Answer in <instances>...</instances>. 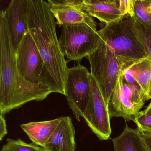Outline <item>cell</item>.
<instances>
[{
    "instance_id": "cell-1",
    "label": "cell",
    "mask_w": 151,
    "mask_h": 151,
    "mask_svg": "<svg viewBox=\"0 0 151 151\" xmlns=\"http://www.w3.org/2000/svg\"><path fill=\"white\" fill-rule=\"evenodd\" d=\"M29 32L45 63L43 83L52 93L65 95V80L69 68L56 34V22L48 2L26 0Z\"/></svg>"
},
{
    "instance_id": "cell-2",
    "label": "cell",
    "mask_w": 151,
    "mask_h": 151,
    "mask_svg": "<svg viewBox=\"0 0 151 151\" xmlns=\"http://www.w3.org/2000/svg\"><path fill=\"white\" fill-rule=\"evenodd\" d=\"M0 114L5 115L30 101H41L52 93L47 87L31 84L19 75L5 11L0 13Z\"/></svg>"
},
{
    "instance_id": "cell-3",
    "label": "cell",
    "mask_w": 151,
    "mask_h": 151,
    "mask_svg": "<svg viewBox=\"0 0 151 151\" xmlns=\"http://www.w3.org/2000/svg\"><path fill=\"white\" fill-rule=\"evenodd\" d=\"M134 17L125 15L116 22L105 24L99 31L101 39L124 66L148 56L134 31Z\"/></svg>"
},
{
    "instance_id": "cell-4",
    "label": "cell",
    "mask_w": 151,
    "mask_h": 151,
    "mask_svg": "<svg viewBox=\"0 0 151 151\" xmlns=\"http://www.w3.org/2000/svg\"><path fill=\"white\" fill-rule=\"evenodd\" d=\"M101 40L95 21L62 26L59 39L63 55L69 61H76L93 53Z\"/></svg>"
},
{
    "instance_id": "cell-5",
    "label": "cell",
    "mask_w": 151,
    "mask_h": 151,
    "mask_svg": "<svg viewBox=\"0 0 151 151\" xmlns=\"http://www.w3.org/2000/svg\"><path fill=\"white\" fill-rule=\"evenodd\" d=\"M86 58L108 106L124 65L102 39L98 48Z\"/></svg>"
},
{
    "instance_id": "cell-6",
    "label": "cell",
    "mask_w": 151,
    "mask_h": 151,
    "mask_svg": "<svg viewBox=\"0 0 151 151\" xmlns=\"http://www.w3.org/2000/svg\"><path fill=\"white\" fill-rule=\"evenodd\" d=\"M147 97L139 86L128 83L122 70L108 105L110 118L122 117L125 122H134Z\"/></svg>"
},
{
    "instance_id": "cell-7",
    "label": "cell",
    "mask_w": 151,
    "mask_h": 151,
    "mask_svg": "<svg viewBox=\"0 0 151 151\" xmlns=\"http://www.w3.org/2000/svg\"><path fill=\"white\" fill-rule=\"evenodd\" d=\"M64 90L68 105L77 120L80 122L91 94V72L80 64L68 68Z\"/></svg>"
},
{
    "instance_id": "cell-8",
    "label": "cell",
    "mask_w": 151,
    "mask_h": 151,
    "mask_svg": "<svg viewBox=\"0 0 151 151\" xmlns=\"http://www.w3.org/2000/svg\"><path fill=\"white\" fill-rule=\"evenodd\" d=\"M16 60L19 75L24 81L34 85L45 86L43 83L45 63L29 32L16 51Z\"/></svg>"
},
{
    "instance_id": "cell-9",
    "label": "cell",
    "mask_w": 151,
    "mask_h": 151,
    "mask_svg": "<svg viewBox=\"0 0 151 151\" xmlns=\"http://www.w3.org/2000/svg\"><path fill=\"white\" fill-rule=\"evenodd\" d=\"M82 117L100 140L109 139L112 130L108 108L99 85L92 75L91 94Z\"/></svg>"
},
{
    "instance_id": "cell-10",
    "label": "cell",
    "mask_w": 151,
    "mask_h": 151,
    "mask_svg": "<svg viewBox=\"0 0 151 151\" xmlns=\"http://www.w3.org/2000/svg\"><path fill=\"white\" fill-rule=\"evenodd\" d=\"M47 2L59 26L95 21L83 10V0H48Z\"/></svg>"
},
{
    "instance_id": "cell-11",
    "label": "cell",
    "mask_w": 151,
    "mask_h": 151,
    "mask_svg": "<svg viewBox=\"0 0 151 151\" xmlns=\"http://www.w3.org/2000/svg\"><path fill=\"white\" fill-rule=\"evenodd\" d=\"M4 11L12 44L16 51L29 32L26 0H12Z\"/></svg>"
},
{
    "instance_id": "cell-12",
    "label": "cell",
    "mask_w": 151,
    "mask_h": 151,
    "mask_svg": "<svg viewBox=\"0 0 151 151\" xmlns=\"http://www.w3.org/2000/svg\"><path fill=\"white\" fill-rule=\"evenodd\" d=\"M76 131L70 116H61L60 122L44 147V151H76Z\"/></svg>"
},
{
    "instance_id": "cell-13",
    "label": "cell",
    "mask_w": 151,
    "mask_h": 151,
    "mask_svg": "<svg viewBox=\"0 0 151 151\" xmlns=\"http://www.w3.org/2000/svg\"><path fill=\"white\" fill-rule=\"evenodd\" d=\"M82 8L105 24L116 22L124 16L120 11L118 0H83Z\"/></svg>"
},
{
    "instance_id": "cell-14",
    "label": "cell",
    "mask_w": 151,
    "mask_h": 151,
    "mask_svg": "<svg viewBox=\"0 0 151 151\" xmlns=\"http://www.w3.org/2000/svg\"><path fill=\"white\" fill-rule=\"evenodd\" d=\"M122 72L126 81L140 87L147 98L151 85V60L149 56L124 66Z\"/></svg>"
},
{
    "instance_id": "cell-15",
    "label": "cell",
    "mask_w": 151,
    "mask_h": 151,
    "mask_svg": "<svg viewBox=\"0 0 151 151\" xmlns=\"http://www.w3.org/2000/svg\"><path fill=\"white\" fill-rule=\"evenodd\" d=\"M60 122V117L49 121L30 122L21 127L33 143L44 148Z\"/></svg>"
},
{
    "instance_id": "cell-16",
    "label": "cell",
    "mask_w": 151,
    "mask_h": 151,
    "mask_svg": "<svg viewBox=\"0 0 151 151\" xmlns=\"http://www.w3.org/2000/svg\"><path fill=\"white\" fill-rule=\"evenodd\" d=\"M114 151H146L137 129L127 124L121 135L112 139Z\"/></svg>"
},
{
    "instance_id": "cell-17",
    "label": "cell",
    "mask_w": 151,
    "mask_h": 151,
    "mask_svg": "<svg viewBox=\"0 0 151 151\" xmlns=\"http://www.w3.org/2000/svg\"><path fill=\"white\" fill-rule=\"evenodd\" d=\"M134 17L145 27L151 30V1L136 0Z\"/></svg>"
},
{
    "instance_id": "cell-18",
    "label": "cell",
    "mask_w": 151,
    "mask_h": 151,
    "mask_svg": "<svg viewBox=\"0 0 151 151\" xmlns=\"http://www.w3.org/2000/svg\"><path fill=\"white\" fill-rule=\"evenodd\" d=\"M1 151H44V149L34 143H26L20 139H8Z\"/></svg>"
},
{
    "instance_id": "cell-19",
    "label": "cell",
    "mask_w": 151,
    "mask_h": 151,
    "mask_svg": "<svg viewBox=\"0 0 151 151\" xmlns=\"http://www.w3.org/2000/svg\"><path fill=\"white\" fill-rule=\"evenodd\" d=\"M133 27L136 35L141 41L151 60V30L141 24L135 17L133 19Z\"/></svg>"
},
{
    "instance_id": "cell-20",
    "label": "cell",
    "mask_w": 151,
    "mask_h": 151,
    "mask_svg": "<svg viewBox=\"0 0 151 151\" xmlns=\"http://www.w3.org/2000/svg\"><path fill=\"white\" fill-rule=\"evenodd\" d=\"M134 122L137 126V129L139 133L151 134V116L144 114L143 111H140Z\"/></svg>"
},
{
    "instance_id": "cell-21",
    "label": "cell",
    "mask_w": 151,
    "mask_h": 151,
    "mask_svg": "<svg viewBox=\"0 0 151 151\" xmlns=\"http://www.w3.org/2000/svg\"><path fill=\"white\" fill-rule=\"evenodd\" d=\"M136 0H118L119 9L123 15L129 14L135 17V4Z\"/></svg>"
},
{
    "instance_id": "cell-22",
    "label": "cell",
    "mask_w": 151,
    "mask_h": 151,
    "mask_svg": "<svg viewBox=\"0 0 151 151\" xmlns=\"http://www.w3.org/2000/svg\"><path fill=\"white\" fill-rule=\"evenodd\" d=\"M7 133L8 130L6 119L4 115L0 114V140H2Z\"/></svg>"
},
{
    "instance_id": "cell-23",
    "label": "cell",
    "mask_w": 151,
    "mask_h": 151,
    "mask_svg": "<svg viewBox=\"0 0 151 151\" xmlns=\"http://www.w3.org/2000/svg\"><path fill=\"white\" fill-rule=\"evenodd\" d=\"M139 134L146 151H151V134L139 132Z\"/></svg>"
},
{
    "instance_id": "cell-24",
    "label": "cell",
    "mask_w": 151,
    "mask_h": 151,
    "mask_svg": "<svg viewBox=\"0 0 151 151\" xmlns=\"http://www.w3.org/2000/svg\"><path fill=\"white\" fill-rule=\"evenodd\" d=\"M143 112L145 114L151 116V101L148 106L146 108L145 110H143Z\"/></svg>"
},
{
    "instance_id": "cell-25",
    "label": "cell",
    "mask_w": 151,
    "mask_h": 151,
    "mask_svg": "<svg viewBox=\"0 0 151 151\" xmlns=\"http://www.w3.org/2000/svg\"><path fill=\"white\" fill-rule=\"evenodd\" d=\"M151 99V85L150 87V90H149V93H148V95H147V101Z\"/></svg>"
}]
</instances>
